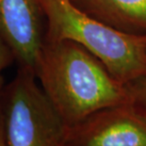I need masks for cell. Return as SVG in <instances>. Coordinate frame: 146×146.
Here are the masks:
<instances>
[{
	"label": "cell",
	"mask_w": 146,
	"mask_h": 146,
	"mask_svg": "<svg viewBox=\"0 0 146 146\" xmlns=\"http://www.w3.org/2000/svg\"><path fill=\"white\" fill-rule=\"evenodd\" d=\"M5 85L4 77L0 76V102H1V94L3 87ZM0 146H6L4 139V132H3V125H2V118H1V108H0Z\"/></svg>",
	"instance_id": "obj_9"
},
{
	"label": "cell",
	"mask_w": 146,
	"mask_h": 146,
	"mask_svg": "<svg viewBox=\"0 0 146 146\" xmlns=\"http://www.w3.org/2000/svg\"><path fill=\"white\" fill-rule=\"evenodd\" d=\"M41 3L46 20L45 40L78 43L123 84L146 72V37L119 31L68 0H41Z\"/></svg>",
	"instance_id": "obj_2"
},
{
	"label": "cell",
	"mask_w": 146,
	"mask_h": 146,
	"mask_svg": "<svg viewBox=\"0 0 146 146\" xmlns=\"http://www.w3.org/2000/svg\"><path fill=\"white\" fill-rule=\"evenodd\" d=\"M15 61V57L12 50L7 43L0 38V76L2 71L8 68Z\"/></svg>",
	"instance_id": "obj_8"
},
{
	"label": "cell",
	"mask_w": 146,
	"mask_h": 146,
	"mask_svg": "<svg viewBox=\"0 0 146 146\" xmlns=\"http://www.w3.org/2000/svg\"><path fill=\"white\" fill-rule=\"evenodd\" d=\"M35 74L67 128L101 110L128 103L125 84L72 41L45 40Z\"/></svg>",
	"instance_id": "obj_1"
},
{
	"label": "cell",
	"mask_w": 146,
	"mask_h": 146,
	"mask_svg": "<svg viewBox=\"0 0 146 146\" xmlns=\"http://www.w3.org/2000/svg\"><path fill=\"white\" fill-rule=\"evenodd\" d=\"M68 1H71V2H72V0H68Z\"/></svg>",
	"instance_id": "obj_10"
},
{
	"label": "cell",
	"mask_w": 146,
	"mask_h": 146,
	"mask_svg": "<svg viewBox=\"0 0 146 146\" xmlns=\"http://www.w3.org/2000/svg\"><path fill=\"white\" fill-rule=\"evenodd\" d=\"M6 146H60L67 126L39 85L34 70L18 66L1 94Z\"/></svg>",
	"instance_id": "obj_3"
},
{
	"label": "cell",
	"mask_w": 146,
	"mask_h": 146,
	"mask_svg": "<svg viewBox=\"0 0 146 146\" xmlns=\"http://www.w3.org/2000/svg\"><path fill=\"white\" fill-rule=\"evenodd\" d=\"M72 3L119 31L146 37V0H72Z\"/></svg>",
	"instance_id": "obj_6"
},
{
	"label": "cell",
	"mask_w": 146,
	"mask_h": 146,
	"mask_svg": "<svg viewBox=\"0 0 146 146\" xmlns=\"http://www.w3.org/2000/svg\"><path fill=\"white\" fill-rule=\"evenodd\" d=\"M128 104L137 113L146 120V72L125 84Z\"/></svg>",
	"instance_id": "obj_7"
},
{
	"label": "cell",
	"mask_w": 146,
	"mask_h": 146,
	"mask_svg": "<svg viewBox=\"0 0 146 146\" xmlns=\"http://www.w3.org/2000/svg\"><path fill=\"white\" fill-rule=\"evenodd\" d=\"M45 34L41 0H0V38L10 46L19 67L35 72Z\"/></svg>",
	"instance_id": "obj_5"
},
{
	"label": "cell",
	"mask_w": 146,
	"mask_h": 146,
	"mask_svg": "<svg viewBox=\"0 0 146 146\" xmlns=\"http://www.w3.org/2000/svg\"><path fill=\"white\" fill-rule=\"evenodd\" d=\"M60 146H146V120L128 104L104 108L68 127Z\"/></svg>",
	"instance_id": "obj_4"
}]
</instances>
